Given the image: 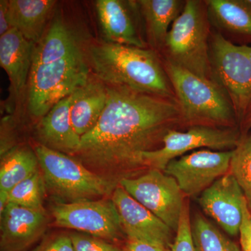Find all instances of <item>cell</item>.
<instances>
[{"label": "cell", "instance_id": "10", "mask_svg": "<svg viewBox=\"0 0 251 251\" xmlns=\"http://www.w3.org/2000/svg\"><path fill=\"white\" fill-rule=\"evenodd\" d=\"M52 213L59 227L100 239L115 240L123 232L118 211L112 200L57 203L52 207Z\"/></svg>", "mask_w": 251, "mask_h": 251}, {"label": "cell", "instance_id": "9", "mask_svg": "<svg viewBox=\"0 0 251 251\" xmlns=\"http://www.w3.org/2000/svg\"><path fill=\"white\" fill-rule=\"evenodd\" d=\"M120 186L132 198L176 232L185 202L176 180L158 169L150 168L137 178H122Z\"/></svg>", "mask_w": 251, "mask_h": 251}, {"label": "cell", "instance_id": "7", "mask_svg": "<svg viewBox=\"0 0 251 251\" xmlns=\"http://www.w3.org/2000/svg\"><path fill=\"white\" fill-rule=\"evenodd\" d=\"M211 80L233 104L239 125L251 100V46H239L211 29L209 43Z\"/></svg>", "mask_w": 251, "mask_h": 251}, {"label": "cell", "instance_id": "6", "mask_svg": "<svg viewBox=\"0 0 251 251\" xmlns=\"http://www.w3.org/2000/svg\"><path fill=\"white\" fill-rule=\"evenodd\" d=\"M34 150L46 187L65 203L102 197L116 188L115 181L94 173L74 157L41 144Z\"/></svg>", "mask_w": 251, "mask_h": 251}, {"label": "cell", "instance_id": "29", "mask_svg": "<svg viewBox=\"0 0 251 251\" xmlns=\"http://www.w3.org/2000/svg\"><path fill=\"white\" fill-rule=\"evenodd\" d=\"M242 222L239 229L240 244L242 251H251V212L248 207L247 201L242 206Z\"/></svg>", "mask_w": 251, "mask_h": 251}, {"label": "cell", "instance_id": "16", "mask_svg": "<svg viewBox=\"0 0 251 251\" xmlns=\"http://www.w3.org/2000/svg\"><path fill=\"white\" fill-rule=\"evenodd\" d=\"M211 29L239 46H251L250 0H205Z\"/></svg>", "mask_w": 251, "mask_h": 251}, {"label": "cell", "instance_id": "1", "mask_svg": "<svg viewBox=\"0 0 251 251\" xmlns=\"http://www.w3.org/2000/svg\"><path fill=\"white\" fill-rule=\"evenodd\" d=\"M105 85V108L93 129L81 137L75 154L89 169L109 172L143 167L144 153L161 148L170 130L186 128L177 99Z\"/></svg>", "mask_w": 251, "mask_h": 251}, {"label": "cell", "instance_id": "15", "mask_svg": "<svg viewBox=\"0 0 251 251\" xmlns=\"http://www.w3.org/2000/svg\"><path fill=\"white\" fill-rule=\"evenodd\" d=\"M96 9L108 42L149 49L135 20L139 10L138 1L98 0Z\"/></svg>", "mask_w": 251, "mask_h": 251}, {"label": "cell", "instance_id": "28", "mask_svg": "<svg viewBox=\"0 0 251 251\" xmlns=\"http://www.w3.org/2000/svg\"><path fill=\"white\" fill-rule=\"evenodd\" d=\"M31 251H75L71 236L58 235L46 239Z\"/></svg>", "mask_w": 251, "mask_h": 251}, {"label": "cell", "instance_id": "24", "mask_svg": "<svg viewBox=\"0 0 251 251\" xmlns=\"http://www.w3.org/2000/svg\"><path fill=\"white\" fill-rule=\"evenodd\" d=\"M229 173L242 188L251 212V133L242 137L237 146L232 150Z\"/></svg>", "mask_w": 251, "mask_h": 251}, {"label": "cell", "instance_id": "13", "mask_svg": "<svg viewBox=\"0 0 251 251\" xmlns=\"http://www.w3.org/2000/svg\"><path fill=\"white\" fill-rule=\"evenodd\" d=\"M244 201L242 188L229 172L206 188L199 198L204 213L231 236L239 233Z\"/></svg>", "mask_w": 251, "mask_h": 251}, {"label": "cell", "instance_id": "21", "mask_svg": "<svg viewBox=\"0 0 251 251\" xmlns=\"http://www.w3.org/2000/svg\"><path fill=\"white\" fill-rule=\"evenodd\" d=\"M55 3L52 0H9L11 28L36 44L45 32L46 23Z\"/></svg>", "mask_w": 251, "mask_h": 251}, {"label": "cell", "instance_id": "19", "mask_svg": "<svg viewBox=\"0 0 251 251\" xmlns=\"http://www.w3.org/2000/svg\"><path fill=\"white\" fill-rule=\"evenodd\" d=\"M149 49L159 53L175 20L182 13L186 0L138 1Z\"/></svg>", "mask_w": 251, "mask_h": 251}, {"label": "cell", "instance_id": "2", "mask_svg": "<svg viewBox=\"0 0 251 251\" xmlns=\"http://www.w3.org/2000/svg\"><path fill=\"white\" fill-rule=\"evenodd\" d=\"M87 49L61 18H54L34 45L27 89V108L35 119L88 82Z\"/></svg>", "mask_w": 251, "mask_h": 251}, {"label": "cell", "instance_id": "22", "mask_svg": "<svg viewBox=\"0 0 251 251\" xmlns=\"http://www.w3.org/2000/svg\"><path fill=\"white\" fill-rule=\"evenodd\" d=\"M39 166L34 150L20 147L10 150L1 158L0 191L9 192L15 186L39 171Z\"/></svg>", "mask_w": 251, "mask_h": 251}, {"label": "cell", "instance_id": "3", "mask_svg": "<svg viewBox=\"0 0 251 251\" xmlns=\"http://www.w3.org/2000/svg\"><path fill=\"white\" fill-rule=\"evenodd\" d=\"M87 52L91 70L104 83L176 99L156 51L107 41L90 44Z\"/></svg>", "mask_w": 251, "mask_h": 251}, {"label": "cell", "instance_id": "18", "mask_svg": "<svg viewBox=\"0 0 251 251\" xmlns=\"http://www.w3.org/2000/svg\"><path fill=\"white\" fill-rule=\"evenodd\" d=\"M34 45L15 28L0 36V64L7 74L13 92L17 97L27 87Z\"/></svg>", "mask_w": 251, "mask_h": 251}, {"label": "cell", "instance_id": "32", "mask_svg": "<svg viewBox=\"0 0 251 251\" xmlns=\"http://www.w3.org/2000/svg\"><path fill=\"white\" fill-rule=\"evenodd\" d=\"M251 128V100L248 105L247 110L244 113L242 122L239 125V130H240L242 137L244 136L249 133Z\"/></svg>", "mask_w": 251, "mask_h": 251}, {"label": "cell", "instance_id": "27", "mask_svg": "<svg viewBox=\"0 0 251 251\" xmlns=\"http://www.w3.org/2000/svg\"><path fill=\"white\" fill-rule=\"evenodd\" d=\"M75 251H122L100 238L83 234L71 235Z\"/></svg>", "mask_w": 251, "mask_h": 251}, {"label": "cell", "instance_id": "11", "mask_svg": "<svg viewBox=\"0 0 251 251\" xmlns=\"http://www.w3.org/2000/svg\"><path fill=\"white\" fill-rule=\"evenodd\" d=\"M232 151L201 150L169 162L164 172L185 196L197 197L229 171Z\"/></svg>", "mask_w": 251, "mask_h": 251}, {"label": "cell", "instance_id": "25", "mask_svg": "<svg viewBox=\"0 0 251 251\" xmlns=\"http://www.w3.org/2000/svg\"><path fill=\"white\" fill-rule=\"evenodd\" d=\"M46 187L44 176L37 171L9 191V202L34 210L45 211L43 202Z\"/></svg>", "mask_w": 251, "mask_h": 251}, {"label": "cell", "instance_id": "14", "mask_svg": "<svg viewBox=\"0 0 251 251\" xmlns=\"http://www.w3.org/2000/svg\"><path fill=\"white\" fill-rule=\"evenodd\" d=\"M1 251H24L44 233L45 211L34 210L9 202L0 215Z\"/></svg>", "mask_w": 251, "mask_h": 251}, {"label": "cell", "instance_id": "33", "mask_svg": "<svg viewBox=\"0 0 251 251\" xmlns=\"http://www.w3.org/2000/svg\"><path fill=\"white\" fill-rule=\"evenodd\" d=\"M9 203V192L0 191V215L4 212Z\"/></svg>", "mask_w": 251, "mask_h": 251}, {"label": "cell", "instance_id": "23", "mask_svg": "<svg viewBox=\"0 0 251 251\" xmlns=\"http://www.w3.org/2000/svg\"><path fill=\"white\" fill-rule=\"evenodd\" d=\"M191 231L199 251H241L235 243L201 214L191 222Z\"/></svg>", "mask_w": 251, "mask_h": 251}, {"label": "cell", "instance_id": "26", "mask_svg": "<svg viewBox=\"0 0 251 251\" xmlns=\"http://www.w3.org/2000/svg\"><path fill=\"white\" fill-rule=\"evenodd\" d=\"M171 251H199L193 242L189 206L186 201L180 219L179 227L171 247Z\"/></svg>", "mask_w": 251, "mask_h": 251}, {"label": "cell", "instance_id": "12", "mask_svg": "<svg viewBox=\"0 0 251 251\" xmlns=\"http://www.w3.org/2000/svg\"><path fill=\"white\" fill-rule=\"evenodd\" d=\"M122 229L130 241H139L164 249H171L174 231L142 205L123 188L116 186L112 196Z\"/></svg>", "mask_w": 251, "mask_h": 251}, {"label": "cell", "instance_id": "30", "mask_svg": "<svg viewBox=\"0 0 251 251\" xmlns=\"http://www.w3.org/2000/svg\"><path fill=\"white\" fill-rule=\"evenodd\" d=\"M11 29L9 16V1H0V36L4 35Z\"/></svg>", "mask_w": 251, "mask_h": 251}, {"label": "cell", "instance_id": "34", "mask_svg": "<svg viewBox=\"0 0 251 251\" xmlns=\"http://www.w3.org/2000/svg\"><path fill=\"white\" fill-rule=\"evenodd\" d=\"M250 1H251V0H250Z\"/></svg>", "mask_w": 251, "mask_h": 251}, {"label": "cell", "instance_id": "4", "mask_svg": "<svg viewBox=\"0 0 251 251\" xmlns=\"http://www.w3.org/2000/svg\"><path fill=\"white\" fill-rule=\"evenodd\" d=\"M162 60L179 102L186 128L193 126L239 128L233 104L222 87L214 81Z\"/></svg>", "mask_w": 251, "mask_h": 251}, {"label": "cell", "instance_id": "17", "mask_svg": "<svg viewBox=\"0 0 251 251\" xmlns=\"http://www.w3.org/2000/svg\"><path fill=\"white\" fill-rule=\"evenodd\" d=\"M72 95L59 100L39 120L36 134L41 145L59 152L74 156L80 148L81 137L71 119Z\"/></svg>", "mask_w": 251, "mask_h": 251}, {"label": "cell", "instance_id": "5", "mask_svg": "<svg viewBox=\"0 0 251 251\" xmlns=\"http://www.w3.org/2000/svg\"><path fill=\"white\" fill-rule=\"evenodd\" d=\"M211 26L205 0H186L158 53L163 60L211 80L209 43Z\"/></svg>", "mask_w": 251, "mask_h": 251}, {"label": "cell", "instance_id": "8", "mask_svg": "<svg viewBox=\"0 0 251 251\" xmlns=\"http://www.w3.org/2000/svg\"><path fill=\"white\" fill-rule=\"evenodd\" d=\"M242 135L237 128H218L207 126H193L186 130H171L158 150L143 155V167L163 171L169 162L191 150L208 148L213 151H232Z\"/></svg>", "mask_w": 251, "mask_h": 251}, {"label": "cell", "instance_id": "31", "mask_svg": "<svg viewBox=\"0 0 251 251\" xmlns=\"http://www.w3.org/2000/svg\"><path fill=\"white\" fill-rule=\"evenodd\" d=\"M126 248L127 251H171V249H161L139 241L128 240Z\"/></svg>", "mask_w": 251, "mask_h": 251}, {"label": "cell", "instance_id": "20", "mask_svg": "<svg viewBox=\"0 0 251 251\" xmlns=\"http://www.w3.org/2000/svg\"><path fill=\"white\" fill-rule=\"evenodd\" d=\"M72 95L71 119L77 134L82 137L98 123L106 105L108 91L104 82L90 77L85 85Z\"/></svg>", "mask_w": 251, "mask_h": 251}]
</instances>
